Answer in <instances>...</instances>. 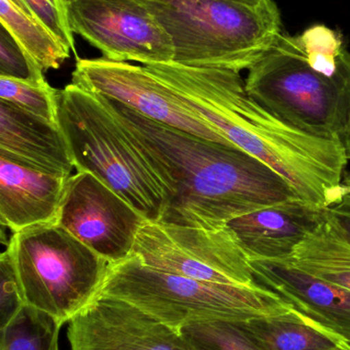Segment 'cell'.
Here are the masks:
<instances>
[{
  "mask_svg": "<svg viewBox=\"0 0 350 350\" xmlns=\"http://www.w3.org/2000/svg\"><path fill=\"white\" fill-rule=\"evenodd\" d=\"M334 206L350 209V172H345V176H343L340 199H339L338 203Z\"/></svg>",
  "mask_w": 350,
  "mask_h": 350,
  "instance_id": "83f0119b",
  "label": "cell"
},
{
  "mask_svg": "<svg viewBox=\"0 0 350 350\" xmlns=\"http://www.w3.org/2000/svg\"><path fill=\"white\" fill-rule=\"evenodd\" d=\"M234 1L242 2V3L250 4L253 6L263 5L271 0H234Z\"/></svg>",
  "mask_w": 350,
  "mask_h": 350,
  "instance_id": "f546056e",
  "label": "cell"
},
{
  "mask_svg": "<svg viewBox=\"0 0 350 350\" xmlns=\"http://www.w3.org/2000/svg\"><path fill=\"white\" fill-rule=\"evenodd\" d=\"M71 83L125 105L150 120L234 146L187 109L174 90L145 66L105 57L77 59Z\"/></svg>",
  "mask_w": 350,
  "mask_h": 350,
  "instance_id": "30bf717a",
  "label": "cell"
},
{
  "mask_svg": "<svg viewBox=\"0 0 350 350\" xmlns=\"http://www.w3.org/2000/svg\"><path fill=\"white\" fill-rule=\"evenodd\" d=\"M98 96L166 191L168 207L160 222L219 230L251 212L300 199L279 172L240 148L155 122Z\"/></svg>",
  "mask_w": 350,
  "mask_h": 350,
  "instance_id": "6da1fadb",
  "label": "cell"
},
{
  "mask_svg": "<svg viewBox=\"0 0 350 350\" xmlns=\"http://www.w3.org/2000/svg\"><path fill=\"white\" fill-rule=\"evenodd\" d=\"M0 77L31 82L47 81L45 72L3 27L0 29Z\"/></svg>",
  "mask_w": 350,
  "mask_h": 350,
  "instance_id": "cb8c5ba5",
  "label": "cell"
},
{
  "mask_svg": "<svg viewBox=\"0 0 350 350\" xmlns=\"http://www.w3.org/2000/svg\"><path fill=\"white\" fill-rule=\"evenodd\" d=\"M59 124L76 172L100 179L147 221L162 219L168 200L162 183L98 96L68 84L60 92Z\"/></svg>",
  "mask_w": 350,
  "mask_h": 350,
  "instance_id": "5b68a950",
  "label": "cell"
},
{
  "mask_svg": "<svg viewBox=\"0 0 350 350\" xmlns=\"http://www.w3.org/2000/svg\"><path fill=\"white\" fill-rule=\"evenodd\" d=\"M67 336L71 350H188L179 331L103 294L68 322Z\"/></svg>",
  "mask_w": 350,
  "mask_h": 350,
  "instance_id": "7c38bea8",
  "label": "cell"
},
{
  "mask_svg": "<svg viewBox=\"0 0 350 350\" xmlns=\"http://www.w3.org/2000/svg\"><path fill=\"white\" fill-rule=\"evenodd\" d=\"M350 343L347 342V341L342 340L340 343H339L338 347H334V349H327V350H350L349 349Z\"/></svg>",
  "mask_w": 350,
  "mask_h": 350,
  "instance_id": "4dcf8cb0",
  "label": "cell"
},
{
  "mask_svg": "<svg viewBox=\"0 0 350 350\" xmlns=\"http://www.w3.org/2000/svg\"><path fill=\"white\" fill-rule=\"evenodd\" d=\"M69 177L43 174L0 158L1 226L14 234L55 224Z\"/></svg>",
  "mask_w": 350,
  "mask_h": 350,
  "instance_id": "2e32d148",
  "label": "cell"
},
{
  "mask_svg": "<svg viewBox=\"0 0 350 350\" xmlns=\"http://www.w3.org/2000/svg\"><path fill=\"white\" fill-rule=\"evenodd\" d=\"M179 333L188 350H265L242 321L190 323Z\"/></svg>",
  "mask_w": 350,
  "mask_h": 350,
  "instance_id": "ffe728a7",
  "label": "cell"
},
{
  "mask_svg": "<svg viewBox=\"0 0 350 350\" xmlns=\"http://www.w3.org/2000/svg\"><path fill=\"white\" fill-rule=\"evenodd\" d=\"M144 66L228 143L279 172L300 199L320 208L336 205L349 163L341 141L314 137L281 120L249 96L240 72Z\"/></svg>",
  "mask_w": 350,
  "mask_h": 350,
  "instance_id": "7a4b0ae2",
  "label": "cell"
},
{
  "mask_svg": "<svg viewBox=\"0 0 350 350\" xmlns=\"http://www.w3.org/2000/svg\"><path fill=\"white\" fill-rule=\"evenodd\" d=\"M98 294L125 300L177 331L190 323L247 322L291 308L277 294L259 284L197 281L152 269L133 254L109 263Z\"/></svg>",
  "mask_w": 350,
  "mask_h": 350,
  "instance_id": "277c9868",
  "label": "cell"
},
{
  "mask_svg": "<svg viewBox=\"0 0 350 350\" xmlns=\"http://www.w3.org/2000/svg\"><path fill=\"white\" fill-rule=\"evenodd\" d=\"M349 349H350V345H349Z\"/></svg>",
  "mask_w": 350,
  "mask_h": 350,
  "instance_id": "1f68e13d",
  "label": "cell"
},
{
  "mask_svg": "<svg viewBox=\"0 0 350 350\" xmlns=\"http://www.w3.org/2000/svg\"><path fill=\"white\" fill-rule=\"evenodd\" d=\"M74 34L114 62L172 63L174 46L139 0H66Z\"/></svg>",
  "mask_w": 350,
  "mask_h": 350,
  "instance_id": "9c48e42d",
  "label": "cell"
},
{
  "mask_svg": "<svg viewBox=\"0 0 350 350\" xmlns=\"http://www.w3.org/2000/svg\"><path fill=\"white\" fill-rule=\"evenodd\" d=\"M297 41L312 69L329 77L338 73L347 51L339 33L325 25H314L297 36Z\"/></svg>",
  "mask_w": 350,
  "mask_h": 350,
  "instance_id": "603a6c76",
  "label": "cell"
},
{
  "mask_svg": "<svg viewBox=\"0 0 350 350\" xmlns=\"http://www.w3.org/2000/svg\"><path fill=\"white\" fill-rule=\"evenodd\" d=\"M5 251L25 306L63 325L98 295L109 267L57 224L14 232Z\"/></svg>",
  "mask_w": 350,
  "mask_h": 350,
  "instance_id": "52a82bcc",
  "label": "cell"
},
{
  "mask_svg": "<svg viewBox=\"0 0 350 350\" xmlns=\"http://www.w3.org/2000/svg\"><path fill=\"white\" fill-rule=\"evenodd\" d=\"M147 220L118 193L90 172L68 179L55 224L109 263L131 256Z\"/></svg>",
  "mask_w": 350,
  "mask_h": 350,
  "instance_id": "8fae6325",
  "label": "cell"
},
{
  "mask_svg": "<svg viewBox=\"0 0 350 350\" xmlns=\"http://www.w3.org/2000/svg\"><path fill=\"white\" fill-rule=\"evenodd\" d=\"M246 323L265 350H327L338 347L342 341L310 324L292 308Z\"/></svg>",
  "mask_w": 350,
  "mask_h": 350,
  "instance_id": "d6986e66",
  "label": "cell"
},
{
  "mask_svg": "<svg viewBox=\"0 0 350 350\" xmlns=\"http://www.w3.org/2000/svg\"><path fill=\"white\" fill-rule=\"evenodd\" d=\"M341 143H342L343 148H345L347 159L350 161V114L349 122H347L345 133H343L342 137H341Z\"/></svg>",
  "mask_w": 350,
  "mask_h": 350,
  "instance_id": "f1b7e54d",
  "label": "cell"
},
{
  "mask_svg": "<svg viewBox=\"0 0 350 350\" xmlns=\"http://www.w3.org/2000/svg\"><path fill=\"white\" fill-rule=\"evenodd\" d=\"M326 219L333 230L350 242V209L332 206L326 211Z\"/></svg>",
  "mask_w": 350,
  "mask_h": 350,
  "instance_id": "4316f807",
  "label": "cell"
},
{
  "mask_svg": "<svg viewBox=\"0 0 350 350\" xmlns=\"http://www.w3.org/2000/svg\"><path fill=\"white\" fill-rule=\"evenodd\" d=\"M251 98L308 135L341 141L350 114V53L329 77L308 65L297 37L279 35L248 70Z\"/></svg>",
  "mask_w": 350,
  "mask_h": 350,
  "instance_id": "8992f818",
  "label": "cell"
},
{
  "mask_svg": "<svg viewBox=\"0 0 350 350\" xmlns=\"http://www.w3.org/2000/svg\"><path fill=\"white\" fill-rule=\"evenodd\" d=\"M25 304L8 252L0 256V330L10 324Z\"/></svg>",
  "mask_w": 350,
  "mask_h": 350,
  "instance_id": "484cf974",
  "label": "cell"
},
{
  "mask_svg": "<svg viewBox=\"0 0 350 350\" xmlns=\"http://www.w3.org/2000/svg\"><path fill=\"white\" fill-rule=\"evenodd\" d=\"M288 262L350 291V242L327 219L298 245Z\"/></svg>",
  "mask_w": 350,
  "mask_h": 350,
  "instance_id": "e0dca14e",
  "label": "cell"
},
{
  "mask_svg": "<svg viewBox=\"0 0 350 350\" xmlns=\"http://www.w3.org/2000/svg\"><path fill=\"white\" fill-rule=\"evenodd\" d=\"M172 39V63L249 70L275 42L281 16L273 0L253 6L234 0H139Z\"/></svg>",
  "mask_w": 350,
  "mask_h": 350,
  "instance_id": "3957f363",
  "label": "cell"
},
{
  "mask_svg": "<svg viewBox=\"0 0 350 350\" xmlns=\"http://www.w3.org/2000/svg\"><path fill=\"white\" fill-rule=\"evenodd\" d=\"M62 326L49 314L25 306L1 329L0 350H59Z\"/></svg>",
  "mask_w": 350,
  "mask_h": 350,
  "instance_id": "44dd1931",
  "label": "cell"
},
{
  "mask_svg": "<svg viewBox=\"0 0 350 350\" xmlns=\"http://www.w3.org/2000/svg\"><path fill=\"white\" fill-rule=\"evenodd\" d=\"M31 12L41 21L60 41L77 57L74 33L66 0H23Z\"/></svg>",
  "mask_w": 350,
  "mask_h": 350,
  "instance_id": "d4e9b609",
  "label": "cell"
},
{
  "mask_svg": "<svg viewBox=\"0 0 350 350\" xmlns=\"http://www.w3.org/2000/svg\"><path fill=\"white\" fill-rule=\"evenodd\" d=\"M0 23L45 73L59 69L69 59L71 49L32 12L12 0H0Z\"/></svg>",
  "mask_w": 350,
  "mask_h": 350,
  "instance_id": "ac0fdd59",
  "label": "cell"
},
{
  "mask_svg": "<svg viewBox=\"0 0 350 350\" xmlns=\"http://www.w3.org/2000/svg\"><path fill=\"white\" fill-rule=\"evenodd\" d=\"M61 90L47 81L31 82L0 77V100L59 124V100Z\"/></svg>",
  "mask_w": 350,
  "mask_h": 350,
  "instance_id": "7402d4cb",
  "label": "cell"
},
{
  "mask_svg": "<svg viewBox=\"0 0 350 350\" xmlns=\"http://www.w3.org/2000/svg\"><path fill=\"white\" fill-rule=\"evenodd\" d=\"M132 254L152 269L197 281L258 285L250 259L227 226L205 230L147 221Z\"/></svg>",
  "mask_w": 350,
  "mask_h": 350,
  "instance_id": "ba28073f",
  "label": "cell"
},
{
  "mask_svg": "<svg viewBox=\"0 0 350 350\" xmlns=\"http://www.w3.org/2000/svg\"><path fill=\"white\" fill-rule=\"evenodd\" d=\"M327 209L294 200L240 216L227 226L250 260L287 261L305 237L325 221Z\"/></svg>",
  "mask_w": 350,
  "mask_h": 350,
  "instance_id": "5bb4252c",
  "label": "cell"
},
{
  "mask_svg": "<svg viewBox=\"0 0 350 350\" xmlns=\"http://www.w3.org/2000/svg\"><path fill=\"white\" fill-rule=\"evenodd\" d=\"M0 158L58 176H71L75 168L60 125L3 100H0Z\"/></svg>",
  "mask_w": 350,
  "mask_h": 350,
  "instance_id": "9a60e30c",
  "label": "cell"
},
{
  "mask_svg": "<svg viewBox=\"0 0 350 350\" xmlns=\"http://www.w3.org/2000/svg\"><path fill=\"white\" fill-rule=\"evenodd\" d=\"M257 284L275 292L301 318L350 343V291L288 261L251 259Z\"/></svg>",
  "mask_w": 350,
  "mask_h": 350,
  "instance_id": "4fadbf2b",
  "label": "cell"
}]
</instances>
